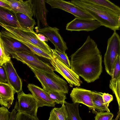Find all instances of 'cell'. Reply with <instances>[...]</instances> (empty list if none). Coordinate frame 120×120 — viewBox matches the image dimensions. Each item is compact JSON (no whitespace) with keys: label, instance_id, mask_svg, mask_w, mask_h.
Wrapping results in <instances>:
<instances>
[{"label":"cell","instance_id":"1","mask_svg":"<svg viewBox=\"0 0 120 120\" xmlns=\"http://www.w3.org/2000/svg\"><path fill=\"white\" fill-rule=\"evenodd\" d=\"M70 57L71 68L87 83L99 78L102 71V55L97 44L89 36Z\"/></svg>","mask_w":120,"mask_h":120},{"label":"cell","instance_id":"2","mask_svg":"<svg viewBox=\"0 0 120 120\" xmlns=\"http://www.w3.org/2000/svg\"><path fill=\"white\" fill-rule=\"evenodd\" d=\"M71 2L90 14L102 26L114 31L119 29L118 20L120 14L106 7L85 3L79 0H71Z\"/></svg>","mask_w":120,"mask_h":120},{"label":"cell","instance_id":"3","mask_svg":"<svg viewBox=\"0 0 120 120\" xmlns=\"http://www.w3.org/2000/svg\"><path fill=\"white\" fill-rule=\"evenodd\" d=\"M34 73L45 91L51 90L68 94L69 88L67 82L54 72L41 71L28 66Z\"/></svg>","mask_w":120,"mask_h":120},{"label":"cell","instance_id":"4","mask_svg":"<svg viewBox=\"0 0 120 120\" xmlns=\"http://www.w3.org/2000/svg\"><path fill=\"white\" fill-rule=\"evenodd\" d=\"M120 55V38L116 31H114L107 41L106 52L104 62L106 71L111 76L113 66L117 57Z\"/></svg>","mask_w":120,"mask_h":120},{"label":"cell","instance_id":"5","mask_svg":"<svg viewBox=\"0 0 120 120\" xmlns=\"http://www.w3.org/2000/svg\"><path fill=\"white\" fill-rule=\"evenodd\" d=\"M0 25L4 30L21 38L41 49L46 52L52 55V49L45 41H41L34 31L27 30L21 28L8 26L0 22Z\"/></svg>","mask_w":120,"mask_h":120},{"label":"cell","instance_id":"6","mask_svg":"<svg viewBox=\"0 0 120 120\" xmlns=\"http://www.w3.org/2000/svg\"><path fill=\"white\" fill-rule=\"evenodd\" d=\"M35 55L24 51L15 52L11 56L12 58L22 62L28 66H30L38 70L48 72L55 71L52 66L40 60Z\"/></svg>","mask_w":120,"mask_h":120},{"label":"cell","instance_id":"7","mask_svg":"<svg viewBox=\"0 0 120 120\" xmlns=\"http://www.w3.org/2000/svg\"><path fill=\"white\" fill-rule=\"evenodd\" d=\"M52 57L49 60L55 71L60 74L67 81L70 86H79L82 83L79 76L71 68L64 64L55 54L51 52Z\"/></svg>","mask_w":120,"mask_h":120},{"label":"cell","instance_id":"8","mask_svg":"<svg viewBox=\"0 0 120 120\" xmlns=\"http://www.w3.org/2000/svg\"><path fill=\"white\" fill-rule=\"evenodd\" d=\"M52 8L63 10L79 18L95 20L90 14L70 1L64 0H45Z\"/></svg>","mask_w":120,"mask_h":120},{"label":"cell","instance_id":"9","mask_svg":"<svg viewBox=\"0 0 120 120\" xmlns=\"http://www.w3.org/2000/svg\"><path fill=\"white\" fill-rule=\"evenodd\" d=\"M18 111L35 117L38 107L37 100L32 94H25L22 91L17 93Z\"/></svg>","mask_w":120,"mask_h":120},{"label":"cell","instance_id":"10","mask_svg":"<svg viewBox=\"0 0 120 120\" xmlns=\"http://www.w3.org/2000/svg\"><path fill=\"white\" fill-rule=\"evenodd\" d=\"M59 30L56 27L49 26L36 29V33L42 34L48 38L54 45L55 49L65 53L68 48L66 43L60 34Z\"/></svg>","mask_w":120,"mask_h":120},{"label":"cell","instance_id":"11","mask_svg":"<svg viewBox=\"0 0 120 120\" xmlns=\"http://www.w3.org/2000/svg\"><path fill=\"white\" fill-rule=\"evenodd\" d=\"M93 91L76 87L73 88L70 94L73 102L82 104L87 106L96 114L97 111L92 101Z\"/></svg>","mask_w":120,"mask_h":120},{"label":"cell","instance_id":"12","mask_svg":"<svg viewBox=\"0 0 120 120\" xmlns=\"http://www.w3.org/2000/svg\"><path fill=\"white\" fill-rule=\"evenodd\" d=\"M101 25L98 21L76 17L66 25V30L70 31H93Z\"/></svg>","mask_w":120,"mask_h":120},{"label":"cell","instance_id":"13","mask_svg":"<svg viewBox=\"0 0 120 120\" xmlns=\"http://www.w3.org/2000/svg\"><path fill=\"white\" fill-rule=\"evenodd\" d=\"M28 89L37 100L38 107L44 106H54L56 103L43 88L32 84H28Z\"/></svg>","mask_w":120,"mask_h":120},{"label":"cell","instance_id":"14","mask_svg":"<svg viewBox=\"0 0 120 120\" xmlns=\"http://www.w3.org/2000/svg\"><path fill=\"white\" fill-rule=\"evenodd\" d=\"M0 39L2 41L4 50L8 55L11 56L15 52L24 51L33 53L27 46L16 39L0 35Z\"/></svg>","mask_w":120,"mask_h":120},{"label":"cell","instance_id":"15","mask_svg":"<svg viewBox=\"0 0 120 120\" xmlns=\"http://www.w3.org/2000/svg\"><path fill=\"white\" fill-rule=\"evenodd\" d=\"M3 66L7 76L8 83L17 93L22 91L21 79L18 75L11 60L6 62Z\"/></svg>","mask_w":120,"mask_h":120},{"label":"cell","instance_id":"16","mask_svg":"<svg viewBox=\"0 0 120 120\" xmlns=\"http://www.w3.org/2000/svg\"><path fill=\"white\" fill-rule=\"evenodd\" d=\"M8 4L11 8L13 13L20 12L32 19L34 16L31 0H0Z\"/></svg>","mask_w":120,"mask_h":120},{"label":"cell","instance_id":"17","mask_svg":"<svg viewBox=\"0 0 120 120\" xmlns=\"http://www.w3.org/2000/svg\"><path fill=\"white\" fill-rule=\"evenodd\" d=\"M0 35L12 38L18 40L27 46L33 53L35 55L44 58L49 60L52 59V54L51 55L46 52L40 48L24 39L4 29L1 30L0 32Z\"/></svg>","mask_w":120,"mask_h":120},{"label":"cell","instance_id":"18","mask_svg":"<svg viewBox=\"0 0 120 120\" xmlns=\"http://www.w3.org/2000/svg\"><path fill=\"white\" fill-rule=\"evenodd\" d=\"M16 92L8 83L0 82V104L9 108L14 100V95Z\"/></svg>","mask_w":120,"mask_h":120},{"label":"cell","instance_id":"19","mask_svg":"<svg viewBox=\"0 0 120 120\" xmlns=\"http://www.w3.org/2000/svg\"><path fill=\"white\" fill-rule=\"evenodd\" d=\"M0 22L13 27L21 28L14 14L1 7H0Z\"/></svg>","mask_w":120,"mask_h":120},{"label":"cell","instance_id":"20","mask_svg":"<svg viewBox=\"0 0 120 120\" xmlns=\"http://www.w3.org/2000/svg\"><path fill=\"white\" fill-rule=\"evenodd\" d=\"M14 13L21 28L34 31V26L36 24L34 19H31L26 15L20 12H16Z\"/></svg>","mask_w":120,"mask_h":120},{"label":"cell","instance_id":"21","mask_svg":"<svg viewBox=\"0 0 120 120\" xmlns=\"http://www.w3.org/2000/svg\"><path fill=\"white\" fill-rule=\"evenodd\" d=\"M64 103L65 105L68 114L67 120H81L78 109L79 103H70L65 101Z\"/></svg>","mask_w":120,"mask_h":120},{"label":"cell","instance_id":"22","mask_svg":"<svg viewBox=\"0 0 120 120\" xmlns=\"http://www.w3.org/2000/svg\"><path fill=\"white\" fill-rule=\"evenodd\" d=\"M67 112L64 103L61 107H55L52 110L48 120H67Z\"/></svg>","mask_w":120,"mask_h":120},{"label":"cell","instance_id":"23","mask_svg":"<svg viewBox=\"0 0 120 120\" xmlns=\"http://www.w3.org/2000/svg\"><path fill=\"white\" fill-rule=\"evenodd\" d=\"M109 87L116 96L119 106V111L115 120H120V77L116 80L111 79Z\"/></svg>","mask_w":120,"mask_h":120},{"label":"cell","instance_id":"24","mask_svg":"<svg viewBox=\"0 0 120 120\" xmlns=\"http://www.w3.org/2000/svg\"><path fill=\"white\" fill-rule=\"evenodd\" d=\"M82 2L103 6L120 14V8L109 0H79Z\"/></svg>","mask_w":120,"mask_h":120},{"label":"cell","instance_id":"25","mask_svg":"<svg viewBox=\"0 0 120 120\" xmlns=\"http://www.w3.org/2000/svg\"><path fill=\"white\" fill-rule=\"evenodd\" d=\"M102 92L93 91L92 101L96 110L99 111H104L110 112L109 109H108L104 105L102 97Z\"/></svg>","mask_w":120,"mask_h":120},{"label":"cell","instance_id":"26","mask_svg":"<svg viewBox=\"0 0 120 120\" xmlns=\"http://www.w3.org/2000/svg\"><path fill=\"white\" fill-rule=\"evenodd\" d=\"M46 91L50 98L56 104L62 105L67 99L66 94L63 93L51 90Z\"/></svg>","mask_w":120,"mask_h":120},{"label":"cell","instance_id":"27","mask_svg":"<svg viewBox=\"0 0 120 120\" xmlns=\"http://www.w3.org/2000/svg\"><path fill=\"white\" fill-rule=\"evenodd\" d=\"M111 76L113 80H116L120 77V55L117 57L115 63Z\"/></svg>","mask_w":120,"mask_h":120},{"label":"cell","instance_id":"28","mask_svg":"<svg viewBox=\"0 0 120 120\" xmlns=\"http://www.w3.org/2000/svg\"><path fill=\"white\" fill-rule=\"evenodd\" d=\"M51 52L57 56L64 64L69 68H70V61L66 53L62 52L55 49H52Z\"/></svg>","mask_w":120,"mask_h":120},{"label":"cell","instance_id":"29","mask_svg":"<svg viewBox=\"0 0 120 120\" xmlns=\"http://www.w3.org/2000/svg\"><path fill=\"white\" fill-rule=\"evenodd\" d=\"M0 65H4L6 62L11 60L10 56L6 53L3 47L2 41L0 39Z\"/></svg>","mask_w":120,"mask_h":120},{"label":"cell","instance_id":"30","mask_svg":"<svg viewBox=\"0 0 120 120\" xmlns=\"http://www.w3.org/2000/svg\"><path fill=\"white\" fill-rule=\"evenodd\" d=\"M95 114L94 117L95 120H111L113 116V114L110 112H97Z\"/></svg>","mask_w":120,"mask_h":120},{"label":"cell","instance_id":"31","mask_svg":"<svg viewBox=\"0 0 120 120\" xmlns=\"http://www.w3.org/2000/svg\"><path fill=\"white\" fill-rule=\"evenodd\" d=\"M35 117L27 113L18 111L16 114V120H38Z\"/></svg>","mask_w":120,"mask_h":120},{"label":"cell","instance_id":"32","mask_svg":"<svg viewBox=\"0 0 120 120\" xmlns=\"http://www.w3.org/2000/svg\"><path fill=\"white\" fill-rule=\"evenodd\" d=\"M4 106L0 108V120H10L11 112Z\"/></svg>","mask_w":120,"mask_h":120},{"label":"cell","instance_id":"33","mask_svg":"<svg viewBox=\"0 0 120 120\" xmlns=\"http://www.w3.org/2000/svg\"><path fill=\"white\" fill-rule=\"evenodd\" d=\"M102 97L104 105L108 109L110 103L113 100L112 95L108 93H102Z\"/></svg>","mask_w":120,"mask_h":120},{"label":"cell","instance_id":"34","mask_svg":"<svg viewBox=\"0 0 120 120\" xmlns=\"http://www.w3.org/2000/svg\"><path fill=\"white\" fill-rule=\"evenodd\" d=\"M8 80L6 72L3 66L0 67V82H8Z\"/></svg>","mask_w":120,"mask_h":120},{"label":"cell","instance_id":"35","mask_svg":"<svg viewBox=\"0 0 120 120\" xmlns=\"http://www.w3.org/2000/svg\"><path fill=\"white\" fill-rule=\"evenodd\" d=\"M18 111V101L15 102L14 108L11 112L10 120H16V115Z\"/></svg>","mask_w":120,"mask_h":120},{"label":"cell","instance_id":"36","mask_svg":"<svg viewBox=\"0 0 120 120\" xmlns=\"http://www.w3.org/2000/svg\"><path fill=\"white\" fill-rule=\"evenodd\" d=\"M0 7L8 10L12 12L13 11L10 6L7 3L0 0Z\"/></svg>","mask_w":120,"mask_h":120},{"label":"cell","instance_id":"37","mask_svg":"<svg viewBox=\"0 0 120 120\" xmlns=\"http://www.w3.org/2000/svg\"><path fill=\"white\" fill-rule=\"evenodd\" d=\"M36 35L39 39L41 41H48L49 39L43 34L39 33H37Z\"/></svg>","mask_w":120,"mask_h":120},{"label":"cell","instance_id":"38","mask_svg":"<svg viewBox=\"0 0 120 120\" xmlns=\"http://www.w3.org/2000/svg\"><path fill=\"white\" fill-rule=\"evenodd\" d=\"M118 26L119 28V29L120 30V14H119V15L118 20Z\"/></svg>","mask_w":120,"mask_h":120}]
</instances>
